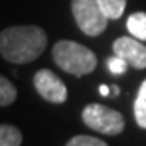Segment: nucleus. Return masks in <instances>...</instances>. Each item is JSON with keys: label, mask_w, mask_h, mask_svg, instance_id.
<instances>
[{"label": "nucleus", "mask_w": 146, "mask_h": 146, "mask_svg": "<svg viewBox=\"0 0 146 146\" xmlns=\"http://www.w3.org/2000/svg\"><path fill=\"white\" fill-rule=\"evenodd\" d=\"M47 36L39 26H11L0 34L2 57L11 63H29L46 49Z\"/></svg>", "instance_id": "1"}, {"label": "nucleus", "mask_w": 146, "mask_h": 146, "mask_svg": "<svg viewBox=\"0 0 146 146\" xmlns=\"http://www.w3.org/2000/svg\"><path fill=\"white\" fill-rule=\"evenodd\" d=\"M52 57L58 68L75 76L88 75L98 65L93 50L75 41H58L52 49Z\"/></svg>", "instance_id": "2"}, {"label": "nucleus", "mask_w": 146, "mask_h": 146, "mask_svg": "<svg viewBox=\"0 0 146 146\" xmlns=\"http://www.w3.org/2000/svg\"><path fill=\"white\" fill-rule=\"evenodd\" d=\"M72 13L76 25L89 37L99 36L107 28V15L98 0H72Z\"/></svg>", "instance_id": "3"}, {"label": "nucleus", "mask_w": 146, "mask_h": 146, "mask_svg": "<svg viewBox=\"0 0 146 146\" xmlns=\"http://www.w3.org/2000/svg\"><path fill=\"white\" fill-rule=\"evenodd\" d=\"M81 119L91 130L104 135H119L125 127L120 112L102 104H88L81 112Z\"/></svg>", "instance_id": "4"}, {"label": "nucleus", "mask_w": 146, "mask_h": 146, "mask_svg": "<svg viewBox=\"0 0 146 146\" xmlns=\"http://www.w3.org/2000/svg\"><path fill=\"white\" fill-rule=\"evenodd\" d=\"M33 83H34L36 91L41 94V98H44L49 102H52V104H62V102L67 101V96H68L67 86L50 70H46V68L39 70L34 75Z\"/></svg>", "instance_id": "5"}, {"label": "nucleus", "mask_w": 146, "mask_h": 146, "mask_svg": "<svg viewBox=\"0 0 146 146\" xmlns=\"http://www.w3.org/2000/svg\"><path fill=\"white\" fill-rule=\"evenodd\" d=\"M112 49H114L115 55L122 57L133 68H136V70L146 68V47L136 37H119V39H115Z\"/></svg>", "instance_id": "6"}, {"label": "nucleus", "mask_w": 146, "mask_h": 146, "mask_svg": "<svg viewBox=\"0 0 146 146\" xmlns=\"http://www.w3.org/2000/svg\"><path fill=\"white\" fill-rule=\"evenodd\" d=\"M127 29L130 34L140 41H146V13L145 11H136L131 13L127 20Z\"/></svg>", "instance_id": "7"}, {"label": "nucleus", "mask_w": 146, "mask_h": 146, "mask_svg": "<svg viewBox=\"0 0 146 146\" xmlns=\"http://www.w3.org/2000/svg\"><path fill=\"white\" fill-rule=\"evenodd\" d=\"M133 114H135L136 123L141 128H146V80L140 86L138 96L135 99V106H133Z\"/></svg>", "instance_id": "8"}, {"label": "nucleus", "mask_w": 146, "mask_h": 146, "mask_svg": "<svg viewBox=\"0 0 146 146\" xmlns=\"http://www.w3.org/2000/svg\"><path fill=\"white\" fill-rule=\"evenodd\" d=\"M21 131L13 125L3 123L0 127V146H21Z\"/></svg>", "instance_id": "9"}, {"label": "nucleus", "mask_w": 146, "mask_h": 146, "mask_svg": "<svg viewBox=\"0 0 146 146\" xmlns=\"http://www.w3.org/2000/svg\"><path fill=\"white\" fill-rule=\"evenodd\" d=\"M98 2L109 20H119L127 7V0H98Z\"/></svg>", "instance_id": "10"}, {"label": "nucleus", "mask_w": 146, "mask_h": 146, "mask_svg": "<svg viewBox=\"0 0 146 146\" xmlns=\"http://www.w3.org/2000/svg\"><path fill=\"white\" fill-rule=\"evenodd\" d=\"M16 99V88L5 76L0 78V106H10Z\"/></svg>", "instance_id": "11"}, {"label": "nucleus", "mask_w": 146, "mask_h": 146, "mask_svg": "<svg viewBox=\"0 0 146 146\" xmlns=\"http://www.w3.org/2000/svg\"><path fill=\"white\" fill-rule=\"evenodd\" d=\"M67 146H107V143H104L102 140H98V138H94V136L76 135L68 141Z\"/></svg>", "instance_id": "12"}, {"label": "nucleus", "mask_w": 146, "mask_h": 146, "mask_svg": "<svg viewBox=\"0 0 146 146\" xmlns=\"http://www.w3.org/2000/svg\"><path fill=\"white\" fill-rule=\"evenodd\" d=\"M127 67H128V63L122 57H119V55H114V57H110L107 60V68L114 75H123L127 72Z\"/></svg>", "instance_id": "13"}, {"label": "nucleus", "mask_w": 146, "mask_h": 146, "mask_svg": "<svg viewBox=\"0 0 146 146\" xmlns=\"http://www.w3.org/2000/svg\"><path fill=\"white\" fill-rule=\"evenodd\" d=\"M109 91H110L109 86H106V84H101V86H99V93L102 94V96H109V94H110Z\"/></svg>", "instance_id": "14"}, {"label": "nucleus", "mask_w": 146, "mask_h": 146, "mask_svg": "<svg viewBox=\"0 0 146 146\" xmlns=\"http://www.w3.org/2000/svg\"><path fill=\"white\" fill-rule=\"evenodd\" d=\"M110 91H112V96H119V93H120V89H119V86H117V84L110 86Z\"/></svg>", "instance_id": "15"}]
</instances>
